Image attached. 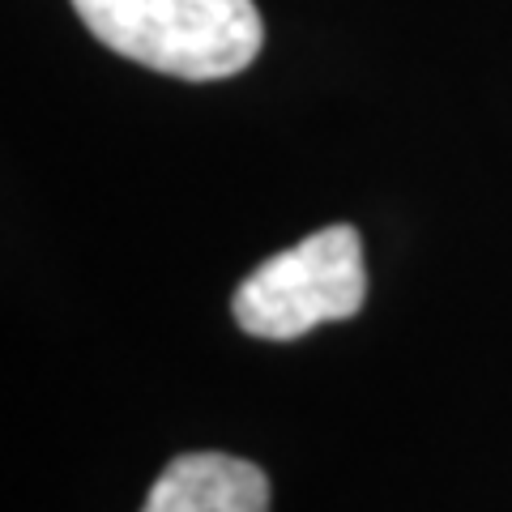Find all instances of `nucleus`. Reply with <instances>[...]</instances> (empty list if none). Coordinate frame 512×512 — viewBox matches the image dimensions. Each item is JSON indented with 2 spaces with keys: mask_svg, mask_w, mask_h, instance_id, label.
<instances>
[{
  "mask_svg": "<svg viewBox=\"0 0 512 512\" xmlns=\"http://www.w3.org/2000/svg\"><path fill=\"white\" fill-rule=\"evenodd\" d=\"M103 47L184 82H222L261 56L252 0H69Z\"/></svg>",
  "mask_w": 512,
  "mask_h": 512,
  "instance_id": "nucleus-1",
  "label": "nucleus"
},
{
  "mask_svg": "<svg viewBox=\"0 0 512 512\" xmlns=\"http://www.w3.org/2000/svg\"><path fill=\"white\" fill-rule=\"evenodd\" d=\"M367 303L363 239L355 227H325L295 248L269 256L239 282L231 299L235 325L265 342H291L329 320L359 316Z\"/></svg>",
  "mask_w": 512,
  "mask_h": 512,
  "instance_id": "nucleus-2",
  "label": "nucleus"
},
{
  "mask_svg": "<svg viewBox=\"0 0 512 512\" xmlns=\"http://www.w3.org/2000/svg\"><path fill=\"white\" fill-rule=\"evenodd\" d=\"M141 512H269V478L244 457L184 453L154 478Z\"/></svg>",
  "mask_w": 512,
  "mask_h": 512,
  "instance_id": "nucleus-3",
  "label": "nucleus"
}]
</instances>
